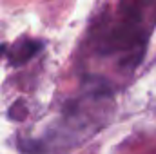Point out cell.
<instances>
[{
  "mask_svg": "<svg viewBox=\"0 0 156 154\" xmlns=\"http://www.w3.org/2000/svg\"><path fill=\"white\" fill-rule=\"evenodd\" d=\"M156 22V0H122L116 26L102 38V51L120 56L123 67H136Z\"/></svg>",
  "mask_w": 156,
  "mask_h": 154,
  "instance_id": "obj_1",
  "label": "cell"
},
{
  "mask_svg": "<svg viewBox=\"0 0 156 154\" xmlns=\"http://www.w3.org/2000/svg\"><path fill=\"white\" fill-rule=\"evenodd\" d=\"M42 45L44 44L38 42V40L22 38V40H18V42H15L13 45L5 47V51H7L5 56H7V60H9L11 65L18 67V65H24L26 62H29L40 49H42Z\"/></svg>",
  "mask_w": 156,
  "mask_h": 154,
  "instance_id": "obj_2",
  "label": "cell"
}]
</instances>
